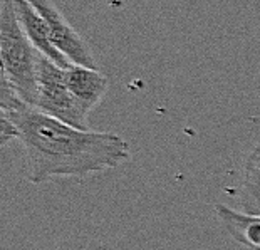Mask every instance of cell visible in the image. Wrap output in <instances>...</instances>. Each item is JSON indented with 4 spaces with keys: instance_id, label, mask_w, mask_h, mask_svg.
Listing matches in <instances>:
<instances>
[{
    "instance_id": "1",
    "label": "cell",
    "mask_w": 260,
    "mask_h": 250,
    "mask_svg": "<svg viewBox=\"0 0 260 250\" xmlns=\"http://www.w3.org/2000/svg\"><path fill=\"white\" fill-rule=\"evenodd\" d=\"M5 114L19 130L30 183L82 178L113 170L131 158L128 141L114 133L79 130L30 106Z\"/></svg>"
},
{
    "instance_id": "2",
    "label": "cell",
    "mask_w": 260,
    "mask_h": 250,
    "mask_svg": "<svg viewBox=\"0 0 260 250\" xmlns=\"http://www.w3.org/2000/svg\"><path fill=\"white\" fill-rule=\"evenodd\" d=\"M41 57L42 55L22 30L12 0H4L0 9L2 77L9 81L17 96L30 108H36L37 104Z\"/></svg>"
},
{
    "instance_id": "3",
    "label": "cell",
    "mask_w": 260,
    "mask_h": 250,
    "mask_svg": "<svg viewBox=\"0 0 260 250\" xmlns=\"http://www.w3.org/2000/svg\"><path fill=\"white\" fill-rule=\"evenodd\" d=\"M36 109L62 123L89 130L87 111L66 84L64 69L42 55L39 64V92Z\"/></svg>"
},
{
    "instance_id": "4",
    "label": "cell",
    "mask_w": 260,
    "mask_h": 250,
    "mask_svg": "<svg viewBox=\"0 0 260 250\" xmlns=\"http://www.w3.org/2000/svg\"><path fill=\"white\" fill-rule=\"evenodd\" d=\"M29 2L34 5L37 12L47 22L52 42L59 49V52H62L73 64L98 69V63L87 42L71 27V24L66 20L62 12L52 0H29Z\"/></svg>"
},
{
    "instance_id": "5",
    "label": "cell",
    "mask_w": 260,
    "mask_h": 250,
    "mask_svg": "<svg viewBox=\"0 0 260 250\" xmlns=\"http://www.w3.org/2000/svg\"><path fill=\"white\" fill-rule=\"evenodd\" d=\"M12 5L22 30L29 37V41L37 49V52L44 55L46 59L52 60L54 64L62 69H68L69 66H73V63L62 52H59V49L54 46L47 22L37 12L34 5L29 0H12Z\"/></svg>"
},
{
    "instance_id": "6",
    "label": "cell",
    "mask_w": 260,
    "mask_h": 250,
    "mask_svg": "<svg viewBox=\"0 0 260 250\" xmlns=\"http://www.w3.org/2000/svg\"><path fill=\"white\" fill-rule=\"evenodd\" d=\"M66 84L74 94V98L82 104L87 113L101 103L104 94L108 92L109 81L108 77L98 69L84 68V66L73 64L64 69Z\"/></svg>"
},
{
    "instance_id": "7",
    "label": "cell",
    "mask_w": 260,
    "mask_h": 250,
    "mask_svg": "<svg viewBox=\"0 0 260 250\" xmlns=\"http://www.w3.org/2000/svg\"><path fill=\"white\" fill-rule=\"evenodd\" d=\"M215 210L237 242L248 250H260V216L245 215L225 205H217Z\"/></svg>"
},
{
    "instance_id": "8",
    "label": "cell",
    "mask_w": 260,
    "mask_h": 250,
    "mask_svg": "<svg viewBox=\"0 0 260 250\" xmlns=\"http://www.w3.org/2000/svg\"><path fill=\"white\" fill-rule=\"evenodd\" d=\"M242 213L260 216V144L248 154L240 192Z\"/></svg>"
},
{
    "instance_id": "9",
    "label": "cell",
    "mask_w": 260,
    "mask_h": 250,
    "mask_svg": "<svg viewBox=\"0 0 260 250\" xmlns=\"http://www.w3.org/2000/svg\"><path fill=\"white\" fill-rule=\"evenodd\" d=\"M10 140H19V130L14 121L5 113H2V119H0V143H2V146H5Z\"/></svg>"
}]
</instances>
